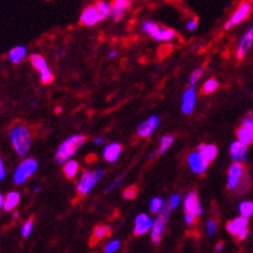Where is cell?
I'll use <instances>...</instances> for the list:
<instances>
[{
	"mask_svg": "<svg viewBox=\"0 0 253 253\" xmlns=\"http://www.w3.org/2000/svg\"><path fill=\"white\" fill-rule=\"evenodd\" d=\"M8 136L17 155L20 158H26L30 153L31 141H33L30 128L25 124H17L10 128Z\"/></svg>",
	"mask_w": 253,
	"mask_h": 253,
	"instance_id": "obj_1",
	"label": "cell"
},
{
	"mask_svg": "<svg viewBox=\"0 0 253 253\" xmlns=\"http://www.w3.org/2000/svg\"><path fill=\"white\" fill-rule=\"evenodd\" d=\"M87 141V137L83 134H74V136L69 137L66 141H63L60 145V147L57 149L56 155H54V160L58 164H65L71 158L74 154L79 150L80 147L83 146L84 142Z\"/></svg>",
	"mask_w": 253,
	"mask_h": 253,
	"instance_id": "obj_2",
	"label": "cell"
},
{
	"mask_svg": "<svg viewBox=\"0 0 253 253\" xmlns=\"http://www.w3.org/2000/svg\"><path fill=\"white\" fill-rule=\"evenodd\" d=\"M203 214V208L197 191H189L183 199V218L187 225H193L198 217Z\"/></svg>",
	"mask_w": 253,
	"mask_h": 253,
	"instance_id": "obj_3",
	"label": "cell"
},
{
	"mask_svg": "<svg viewBox=\"0 0 253 253\" xmlns=\"http://www.w3.org/2000/svg\"><path fill=\"white\" fill-rule=\"evenodd\" d=\"M170 212H172V208L169 207V204L166 203L164 208L158 213V217L154 221V225L150 231V239L154 244H159L162 239H163V235L167 229V223H168V220H169Z\"/></svg>",
	"mask_w": 253,
	"mask_h": 253,
	"instance_id": "obj_4",
	"label": "cell"
},
{
	"mask_svg": "<svg viewBox=\"0 0 253 253\" xmlns=\"http://www.w3.org/2000/svg\"><path fill=\"white\" fill-rule=\"evenodd\" d=\"M142 31L149 34L153 39L158 42H169L176 37V33L172 29L164 27L162 25L154 22V21H143Z\"/></svg>",
	"mask_w": 253,
	"mask_h": 253,
	"instance_id": "obj_5",
	"label": "cell"
},
{
	"mask_svg": "<svg viewBox=\"0 0 253 253\" xmlns=\"http://www.w3.org/2000/svg\"><path fill=\"white\" fill-rule=\"evenodd\" d=\"M105 170L103 169H96V170H85L83 172V174L80 176L79 182L77 185V190L79 195H87L90 190L93 189L94 185H96L101 178H103L105 176Z\"/></svg>",
	"mask_w": 253,
	"mask_h": 253,
	"instance_id": "obj_6",
	"label": "cell"
},
{
	"mask_svg": "<svg viewBox=\"0 0 253 253\" xmlns=\"http://www.w3.org/2000/svg\"><path fill=\"white\" fill-rule=\"evenodd\" d=\"M227 233L237 238L239 242H243L250 235V218L244 216L235 217L234 220L226 223Z\"/></svg>",
	"mask_w": 253,
	"mask_h": 253,
	"instance_id": "obj_7",
	"label": "cell"
},
{
	"mask_svg": "<svg viewBox=\"0 0 253 253\" xmlns=\"http://www.w3.org/2000/svg\"><path fill=\"white\" fill-rule=\"evenodd\" d=\"M248 176V172H247L246 167L243 166V163H235L234 162L229 168V172H227V182L226 187L230 191H237L238 187L242 185L246 177Z\"/></svg>",
	"mask_w": 253,
	"mask_h": 253,
	"instance_id": "obj_8",
	"label": "cell"
},
{
	"mask_svg": "<svg viewBox=\"0 0 253 253\" xmlns=\"http://www.w3.org/2000/svg\"><path fill=\"white\" fill-rule=\"evenodd\" d=\"M253 9V0H243L242 3L239 4V7L235 9L231 16H230L229 20L226 21L225 24V30H229L231 27L237 26V25L242 24L243 21H246L248 17L251 16Z\"/></svg>",
	"mask_w": 253,
	"mask_h": 253,
	"instance_id": "obj_9",
	"label": "cell"
},
{
	"mask_svg": "<svg viewBox=\"0 0 253 253\" xmlns=\"http://www.w3.org/2000/svg\"><path fill=\"white\" fill-rule=\"evenodd\" d=\"M38 169V162L33 158L25 159L20 166L17 167L13 174V181L16 185H22L27 178H30Z\"/></svg>",
	"mask_w": 253,
	"mask_h": 253,
	"instance_id": "obj_10",
	"label": "cell"
},
{
	"mask_svg": "<svg viewBox=\"0 0 253 253\" xmlns=\"http://www.w3.org/2000/svg\"><path fill=\"white\" fill-rule=\"evenodd\" d=\"M30 62H31V65L34 66V69H37V70L39 71L42 83L50 84L52 82H53V79H54L53 74H52V71L49 70L47 61L44 60V57H42L40 54H38V53L31 54Z\"/></svg>",
	"mask_w": 253,
	"mask_h": 253,
	"instance_id": "obj_11",
	"label": "cell"
},
{
	"mask_svg": "<svg viewBox=\"0 0 253 253\" xmlns=\"http://www.w3.org/2000/svg\"><path fill=\"white\" fill-rule=\"evenodd\" d=\"M79 21L80 25H83V26H94L98 22H101L102 18H101L100 12L97 9L96 4L94 5H88L80 14Z\"/></svg>",
	"mask_w": 253,
	"mask_h": 253,
	"instance_id": "obj_12",
	"label": "cell"
},
{
	"mask_svg": "<svg viewBox=\"0 0 253 253\" xmlns=\"http://www.w3.org/2000/svg\"><path fill=\"white\" fill-rule=\"evenodd\" d=\"M187 163H189L190 169L197 174H203L207 170V168H208V164H210L200 155L199 151L190 153L189 157H187Z\"/></svg>",
	"mask_w": 253,
	"mask_h": 253,
	"instance_id": "obj_13",
	"label": "cell"
},
{
	"mask_svg": "<svg viewBox=\"0 0 253 253\" xmlns=\"http://www.w3.org/2000/svg\"><path fill=\"white\" fill-rule=\"evenodd\" d=\"M253 47V26H251L248 30L246 31L242 39L239 42V45H238L237 49V58L238 60H243L244 57L248 54V52L251 50V48Z\"/></svg>",
	"mask_w": 253,
	"mask_h": 253,
	"instance_id": "obj_14",
	"label": "cell"
},
{
	"mask_svg": "<svg viewBox=\"0 0 253 253\" xmlns=\"http://www.w3.org/2000/svg\"><path fill=\"white\" fill-rule=\"evenodd\" d=\"M154 225V221L146 213H140L134 220V229L133 233L136 237L145 235L149 231H151V227Z\"/></svg>",
	"mask_w": 253,
	"mask_h": 253,
	"instance_id": "obj_15",
	"label": "cell"
},
{
	"mask_svg": "<svg viewBox=\"0 0 253 253\" xmlns=\"http://www.w3.org/2000/svg\"><path fill=\"white\" fill-rule=\"evenodd\" d=\"M159 118H158L157 115H153V117H150L149 119H146L138 126V128H137V133H138L140 137H143V138L150 137L151 134L155 132V129H157L158 126H159Z\"/></svg>",
	"mask_w": 253,
	"mask_h": 253,
	"instance_id": "obj_16",
	"label": "cell"
},
{
	"mask_svg": "<svg viewBox=\"0 0 253 253\" xmlns=\"http://www.w3.org/2000/svg\"><path fill=\"white\" fill-rule=\"evenodd\" d=\"M132 7L130 0H114L111 3V17L114 21H120L128 13V10Z\"/></svg>",
	"mask_w": 253,
	"mask_h": 253,
	"instance_id": "obj_17",
	"label": "cell"
},
{
	"mask_svg": "<svg viewBox=\"0 0 253 253\" xmlns=\"http://www.w3.org/2000/svg\"><path fill=\"white\" fill-rule=\"evenodd\" d=\"M230 155L235 163H244L248 155V145H244L240 141H235L230 146Z\"/></svg>",
	"mask_w": 253,
	"mask_h": 253,
	"instance_id": "obj_18",
	"label": "cell"
},
{
	"mask_svg": "<svg viewBox=\"0 0 253 253\" xmlns=\"http://www.w3.org/2000/svg\"><path fill=\"white\" fill-rule=\"evenodd\" d=\"M195 100H197V93H195V87L187 88L182 96V113L183 114H191L195 106Z\"/></svg>",
	"mask_w": 253,
	"mask_h": 253,
	"instance_id": "obj_19",
	"label": "cell"
},
{
	"mask_svg": "<svg viewBox=\"0 0 253 253\" xmlns=\"http://www.w3.org/2000/svg\"><path fill=\"white\" fill-rule=\"evenodd\" d=\"M120 154H122V145L117 142L109 143L106 147H105V150H103V158L106 162L109 163H114V162H117L118 158L120 157Z\"/></svg>",
	"mask_w": 253,
	"mask_h": 253,
	"instance_id": "obj_20",
	"label": "cell"
},
{
	"mask_svg": "<svg viewBox=\"0 0 253 253\" xmlns=\"http://www.w3.org/2000/svg\"><path fill=\"white\" fill-rule=\"evenodd\" d=\"M198 151H199L200 155H202V157L208 162V163L213 162L217 157V153H218L216 145H206V143L200 145Z\"/></svg>",
	"mask_w": 253,
	"mask_h": 253,
	"instance_id": "obj_21",
	"label": "cell"
},
{
	"mask_svg": "<svg viewBox=\"0 0 253 253\" xmlns=\"http://www.w3.org/2000/svg\"><path fill=\"white\" fill-rule=\"evenodd\" d=\"M238 141H240L244 145H251L253 142V129L250 126H240L237 130Z\"/></svg>",
	"mask_w": 253,
	"mask_h": 253,
	"instance_id": "obj_22",
	"label": "cell"
},
{
	"mask_svg": "<svg viewBox=\"0 0 253 253\" xmlns=\"http://www.w3.org/2000/svg\"><path fill=\"white\" fill-rule=\"evenodd\" d=\"M20 194L17 193V191H10L5 195V202H4V211H7V212H10V211L16 210L18 203H20Z\"/></svg>",
	"mask_w": 253,
	"mask_h": 253,
	"instance_id": "obj_23",
	"label": "cell"
},
{
	"mask_svg": "<svg viewBox=\"0 0 253 253\" xmlns=\"http://www.w3.org/2000/svg\"><path fill=\"white\" fill-rule=\"evenodd\" d=\"M27 54V50L25 47H14L9 50V53H8V57H9L10 62L14 63V65H18L24 61V58L26 57Z\"/></svg>",
	"mask_w": 253,
	"mask_h": 253,
	"instance_id": "obj_24",
	"label": "cell"
},
{
	"mask_svg": "<svg viewBox=\"0 0 253 253\" xmlns=\"http://www.w3.org/2000/svg\"><path fill=\"white\" fill-rule=\"evenodd\" d=\"M110 226H107V225H98V226H96L93 233H92V244L98 243L100 240L105 239V238L110 235Z\"/></svg>",
	"mask_w": 253,
	"mask_h": 253,
	"instance_id": "obj_25",
	"label": "cell"
},
{
	"mask_svg": "<svg viewBox=\"0 0 253 253\" xmlns=\"http://www.w3.org/2000/svg\"><path fill=\"white\" fill-rule=\"evenodd\" d=\"M79 172V163L77 160H67L65 166H63V173L67 178H74Z\"/></svg>",
	"mask_w": 253,
	"mask_h": 253,
	"instance_id": "obj_26",
	"label": "cell"
},
{
	"mask_svg": "<svg viewBox=\"0 0 253 253\" xmlns=\"http://www.w3.org/2000/svg\"><path fill=\"white\" fill-rule=\"evenodd\" d=\"M174 142V136L173 134H166V136L162 137V140H160V145L159 149L157 150V154L162 155V154L166 153L170 146H172V143Z\"/></svg>",
	"mask_w": 253,
	"mask_h": 253,
	"instance_id": "obj_27",
	"label": "cell"
},
{
	"mask_svg": "<svg viewBox=\"0 0 253 253\" xmlns=\"http://www.w3.org/2000/svg\"><path fill=\"white\" fill-rule=\"evenodd\" d=\"M96 7L100 12V16L101 18L103 20H106L107 17L111 16V4L110 3H106V1H103V0H98L96 3Z\"/></svg>",
	"mask_w": 253,
	"mask_h": 253,
	"instance_id": "obj_28",
	"label": "cell"
},
{
	"mask_svg": "<svg viewBox=\"0 0 253 253\" xmlns=\"http://www.w3.org/2000/svg\"><path fill=\"white\" fill-rule=\"evenodd\" d=\"M239 213L240 216L244 217H252L253 216V202L251 200H244L239 204Z\"/></svg>",
	"mask_w": 253,
	"mask_h": 253,
	"instance_id": "obj_29",
	"label": "cell"
},
{
	"mask_svg": "<svg viewBox=\"0 0 253 253\" xmlns=\"http://www.w3.org/2000/svg\"><path fill=\"white\" fill-rule=\"evenodd\" d=\"M217 88H218V82H217L216 79H213V78H211V79H208L206 83H204L203 88H202V93L203 94L213 93Z\"/></svg>",
	"mask_w": 253,
	"mask_h": 253,
	"instance_id": "obj_30",
	"label": "cell"
},
{
	"mask_svg": "<svg viewBox=\"0 0 253 253\" xmlns=\"http://www.w3.org/2000/svg\"><path fill=\"white\" fill-rule=\"evenodd\" d=\"M164 206H166V204H164V200L162 199V198L155 197V198H153L150 202V211L153 212V213L158 214L160 211L163 210Z\"/></svg>",
	"mask_w": 253,
	"mask_h": 253,
	"instance_id": "obj_31",
	"label": "cell"
},
{
	"mask_svg": "<svg viewBox=\"0 0 253 253\" xmlns=\"http://www.w3.org/2000/svg\"><path fill=\"white\" fill-rule=\"evenodd\" d=\"M33 227H34V220L33 218H29V220L22 225V227H21V235H22L24 238L30 237L31 231H33Z\"/></svg>",
	"mask_w": 253,
	"mask_h": 253,
	"instance_id": "obj_32",
	"label": "cell"
},
{
	"mask_svg": "<svg viewBox=\"0 0 253 253\" xmlns=\"http://www.w3.org/2000/svg\"><path fill=\"white\" fill-rule=\"evenodd\" d=\"M120 248L119 240H110L106 246L103 247V253H115Z\"/></svg>",
	"mask_w": 253,
	"mask_h": 253,
	"instance_id": "obj_33",
	"label": "cell"
},
{
	"mask_svg": "<svg viewBox=\"0 0 253 253\" xmlns=\"http://www.w3.org/2000/svg\"><path fill=\"white\" fill-rule=\"evenodd\" d=\"M202 74H203V69H202V67H199V69H197V70H194L193 73H191V75H190V79H189L190 85H195V84L199 82Z\"/></svg>",
	"mask_w": 253,
	"mask_h": 253,
	"instance_id": "obj_34",
	"label": "cell"
},
{
	"mask_svg": "<svg viewBox=\"0 0 253 253\" xmlns=\"http://www.w3.org/2000/svg\"><path fill=\"white\" fill-rule=\"evenodd\" d=\"M217 231V223L214 220H210L207 222V234L210 235V237H213L214 234Z\"/></svg>",
	"mask_w": 253,
	"mask_h": 253,
	"instance_id": "obj_35",
	"label": "cell"
},
{
	"mask_svg": "<svg viewBox=\"0 0 253 253\" xmlns=\"http://www.w3.org/2000/svg\"><path fill=\"white\" fill-rule=\"evenodd\" d=\"M180 200H181L180 195H178V194H173V195L169 198V200H168L167 203L169 204V207L172 208V211H173V210H176L177 207H178V204H180Z\"/></svg>",
	"mask_w": 253,
	"mask_h": 253,
	"instance_id": "obj_36",
	"label": "cell"
},
{
	"mask_svg": "<svg viewBox=\"0 0 253 253\" xmlns=\"http://www.w3.org/2000/svg\"><path fill=\"white\" fill-rule=\"evenodd\" d=\"M123 197L126 199H134L137 197V187L136 186H130L124 191Z\"/></svg>",
	"mask_w": 253,
	"mask_h": 253,
	"instance_id": "obj_37",
	"label": "cell"
},
{
	"mask_svg": "<svg viewBox=\"0 0 253 253\" xmlns=\"http://www.w3.org/2000/svg\"><path fill=\"white\" fill-rule=\"evenodd\" d=\"M240 126H250L253 129V111H250V113L247 114L246 118L242 120V124Z\"/></svg>",
	"mask_w": 253,
	"mask_h": 253,
	"instance_id": "obj_38",
	"label": "cell"
},
{
	"mask_svg": "<svg viewBox=\"0 0 253 253\" xmlns=\"http://www.w3.org/2000/svg\"><path fill=\"white\" fill-rule=\"evenodd\" d=\"M198 26V20L197 18H191V20L187 21V24H186V29L189 31H194L195 29H197Z\"/></svg>",
	"mask_w": 253,
	"mask_h": 253,
	"instance_id": "obj_39",
	"label": "cell"
},
{
	"mask_svg": "<svg viewBox=\"0 0 253 253\" xmlns=\"http://www.w3.org/2000/svg\"><path fill=\"white\" fill-rule=\"evenodd\" d=\"M122 181H123V176H120V177H118L117 180L114 181L113 183H111L110 186L107 187V191H111V190H114L115 189V187H118L120 185V183H122Z\"/></svg>",
	"mask_w": 253,
	"mask_h": 253,
	"instance_id": "obj_40",
	"label": "cell"
},
{
	"mask_svg": "<svg viewBox=\"0 0 253 253\" xmlns=\"http://www.w3.org/2000/svg\"><path fill=\"white\" fill-rule=\"evenodd\" d=\"M5 167H4V162L0 160V180H4L5 178Z\"/></svg>",
	"mask_w": 253,
	"mask_h": 253,
	"instance_id": "obj_41",
	"label": "cell"
},
{
	"mask_svg": "<svg viewBox=\"0 0 253 253\" xmlns=\"http://www.w3.org/2000/svg\"><path fill=\"white\" fill-rule=\"evenodd\" d=\"M214 251H216V253L222 252V251H223V243L216 244V247H214Z\"/></svg>",
	"mask_w": 253,
	"mask_h": 253,
	"instance_id": "obj_42",
	"label": "cell"
},
{
	"mask_svg": "<svg viewBox=\"0 0 253 253\" xmlns=\"http://www.w3.org/2000/svg\"><path fill=\"white\" fill-rule=\"evenodd\" d=\"M103 142H105V137H97L96 140H94L96 145H102Z\"/></svg>",
	"mask_w": 253,
	"mask_h": 253,
	"instance_id": "obj_43",
	"label": "cell"
},
{
	"mask_svg": "<svg viewBox=\"0 0 253 253\" xmlns=\"http://www.w3.org/2000/svg\"><path fill=\"white\" fill-rule=\"evenodd\" d=\"M107 57H109V58H115V57H117V50H111Z\"/></svg>",
	"mask_w": 253,
	"mask_h": 253,
	"instance_id": "obj_44",
	"label": "cell"
},
{
	"mask_svg": "<svg viewBox=\"0 0 253 253\" xmlns=\"http://www.w3.org/2000/svg\"><path fill=\"white\" fill-rule=\"evenodd\" d=\"M18 217H20V213H18V212H14V213H13V218H16V220H17Z\"/></svg>",
	"mask_w": 253,
	"mask_h": 253,
	"instance_id": "obj_45",
	"label": "cell"
},
{
	"mask_svg": "<svg viewBox=\"0 0 253 253\" xmlns=\"http://www.w3.org/2000/svg\"><path fill=\"white\" fill-rule=\"evenodd\" d=\"M61 111H62V109H61V107H57L56 113H61Z\"/></svg>",
	"mask_w": 253,
	"mask_h": 253,
	"instance_id": "obj_46",
	"label": "cell"
},
{
	"mask_svg": "<svg viewBox=\"0 0 253 253\" xmlns=\"http://www.w3.org/2000/svg\"><path fill=\"white\" fill-rule=\"evenodd\" d=\"M252 238H253V235H252Z\"/></svg>",
	"mask_w": 253,
	"mask_h": 253,
	"instance_id": "obj_47",
	"label": "cell"
}]
</instances>
